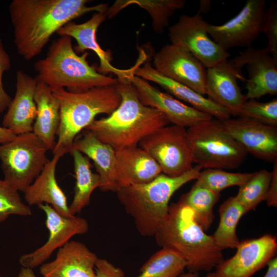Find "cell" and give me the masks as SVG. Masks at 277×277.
<instances>
[{"mask_svg": "<svg viewBox=\"0 0 277 277\" xmlns=\"http://www.w3.org/2000/svg\"><path fill=\"white\" fill-rule=\"evenodd\" d=\"M0 277H2V275H1V274H0Z\"/></svg>", "mask_w": 277, "mask_h": 277, "instance_id": "cell-45", "label": "cell"}, {"mask_svg": "<svg viewBox=\"0 0 277 277\" xmlns=\"http://www.w3.org/2000/svg\"><path fill=\"white\" fill-rule=\"evenodd\" d=\"M231 61L240 69L247 66V100L258 98L266 94H277V59L264 49L248 47Z\"/></svg>", "mask_w": 277, "mask_h": 277, "instance_id": "cell-19", "label": "cell"}, {"mask_svg": "<svg viewBox=\"0 0 277 277\" xmlns=\"http://www.w3.org/2000/svg\"><path fill=\"white\" fill-rule=\"evenodd\" d=\"M220 196V193L194 183L191 189L180 199L192 210L196 222L206 231L213 221V208Z\"/></svg>", "mask_w": 277, "mask_h": 277, "instance_id": "cell-30", "label": "cell"}, {"mask_svg": "<svg viewBox=\"0 0 277 277\" xmlns=\"http://www.w3.org/2000/svg\"><path fill=\"white\" fill-rule=\"evenodd\" d=\"M186 266L177 253L162 248L144 264L136 277H177L184 272Z\"/></svg>", "mask_w": 277, "mask_h": 277, "instance_id": "cell-31", "label": "cell"}, {"mask_svg": "<svg viewBox=\"0 0 277 277\" xmlns=\"http://www.w3.org/2000/svg\"><path fill=\"white\" fill-rule=\"evenodd\" d=\"M267 270L263 277H277V258L275 256L268 263Z\"/></svg>", "mask_w": 277, "mask_h": 277, "instance_id": "cell-41", "label": "cell"}, {"mask_svg": "<svg viewBox=\"0 0 277 277\" xmlns=\"http://www.w3.org/2000/svg\"><path fill=\"white\" fill-rule=\"evenodd\" d=\"M271 176V172L261 169L253 172L250 178L239 187L235 197L246 213L254 210L261 202L265 201Z\"/></svg>", "mask_w": 277, "mask_h": 277, "instance_id": "cell-32", "label": "cell"}, {"mask_svg": "<svg viewBox=\"0 0 277 277\" xmlns=\"http://www.w3.org/2000/svg\"><path fill=\"white\" fill-rule=\"evenodd\" d=\"M81 134L75 138L70 151L78 150L92 160L100 177L101 191L116 192L118 187L115 179L116 151L88 130L84 129Z\"/></svg>", "mask_w": 277, "mask_h": 277, "instance_id": "cell-25", "label": "cell"}, {"mask_svg": "<svg viewBox=\"0 0 277 277\" xmlns=\"http://www.w3.org/2000/svg\"><path fill=\"white\" fill-rule=\"evenodd\" d=\"M11 66L10 56L5 50L3 41L0 38V114L7 109L12 99L5 90L3 83V74L10 69Z\"/></svg>", "mask_w": 277, "mask_h": 277, "instance_id": "cell-37", "label": "cell"}, {"mask_svg": "<svg viewBox=\"0 0 277 277\" xmlns=\"http://www.w3.org/2000/svg\"><path fill=\"white\" fill-rule=\"evenodd\" d=\"M138 146L167 175L179 176L193 167L192 149L184 127L175 125L161 127L144 138Z\"/></svg>", "mask_w": 277, "mask_h": 277, "instance_id": "cell-9", "label": "cell"}, {"mask_svg": "<svg viewBox=\"0 0 277 277\" xmlns=\"http://www.w3.org/2000/svg\"><path fill=\"white\" fill-rule=\"evenodd\" d=\"M262 32L268 39L266 52L277 59V3H271L266 12Z\"/></svg>", "mask_w": 277, "mask_h": 277, "instance_id": "cell-36", "label": "cell"}, {"mask_svg": "<svg viewBox=\"0 0 277 277\" xmlns=\"http://www.w3.org/2000/svg\"><path fill=\"white\" fill-rule=\"evenodd\" d=\"M220 222L212 235L215 244L222 250L234 249L240 241L236 229L241 217L247 213L235 196H231L220 206L219 209Z\"/></svg>", "mask_w": 277, "mask_h": 277, "instance_id": "cell-29", "label": "cell"}, {"mask_svg": "<svg viewBox=\"0 0 277 277\" xmlns=\"http://www.w3.org/2000/svg\"><path fill=\"white\" fill-rule=\"evenodd\" d=\"M134 75L156 83L169 93L213 118L222 121L230 118L231 115L227 110L190 88L162 74L149 62L144 63L142 66H138Z\"/></svg>", "mask_w": 277, "mask_h": 277, "instance_id": "cell-22", "label": "cell"}, {"mask_svg": "<svg viewBox=\"0 0 277 277\" xmlns=\"http://www.w3.org/2000/svg\"><path fill=\"white\" fill-rule=\"evenodd\" d=\"M116 87L121 96L119 106L108 116L94 120L85 129L100 141L115 151L137 146L146 136L170 124L161 112L140 102L130 82L119 81Z\"/></svg>", "mask_w": 277, "mask_h": 277, "instance_id": "cell-3", "label": "cell"}, {"mask_svg": "<svg viewBox=\"0 0 277 277\" xmlns=\"http://www.w3.org/2000/svg\"><path fill=\"white\" fill-rule=\"evenodd\" d=\"M210 7V2L209 1H201L200 2V6L199 13L206 12L208 11Z\"/></svg>", "mask_w": 277, "mask_h": 277, "instance_id": "cell-43", "label": "cell"}, {"mask_svg": "<svg viewBox=\"0 0 277 277\" xmlns=\"http://www.w3.org/2000/svg\"><path fill=\"white\" fill-rule=\"evenodd\" d=\"M135 88L138 98L145 106L163 113L169 123L186 129L213 117L187 105L168 93L161 91L148 81L132 75L129 78Z\"/></svg>", "mask_w": 277, "mask_h": 277, "instance_id": "cell-16", "label": "cell"}, {"mask_svg": "<svg viewBox=\"0 0 277 277\" xmlns=\"http://www.w3.org/2000/svg\"><path fill=\"white\" fill-rule=\"evenodd\" d=\"M37 81L22 70L16 73V91L3 119V126L17 135L32 132L37 114L34 92Z\"/></svg>", "mask_w": 277, "mask_h": 277, "instance_id": "cell-21", "label": "cell"}, {"mask_svg": "<svg viewBox=\"0 0 277 277\" xmlns=\"http://www.w3.org/2000/svg\"><path fill=\"white\" fill-rule=\"evenodd\" d=\"M88 0H13L9 12L17 53L29 61L39 54L52 35L87 13L107 10L108 4L88 6Z\"/></svg>", "mask_w": 277, "mask_h": 277, "instance_id": "cell-1", "label": "cell"}, {"mask_svg": "<svg viewBox=\"0 0 277 277\" xmlns=\"http://www.w3.org/2000/svg\"><path fill=\"white\" fill-rule=\"evenodd\" d=\"M238 116L265 125L277 126V99L265 103L255 99L247 100L241 107Z\"/></svg>", "mask_w": 277, "mask_h": 277, "instance_id": "cell-35", "label": "cell"}, {"mask_svg": "<svg viewBox=\"0 0 277 277\" xmlns=\"http://www.w3.org/2000/svg\"><path fill=\"white\" fill-rule=\"evenodd\" d=\"M70 153L73 158L75 185L69 209L72 215H75L89 205L91 194L96 188H99L101 180L99 175L92 171L88 157L74 149Z\"/></svg>", "mask_w": 277, "mask_h": 277, "instance_id": "cell-27", "label": "cell"}, {"mask_svg": "<svg viewBox=\"0 0 277 277\" xmlns=\"http://www.w3.org/2000/svg\"><path fill=\"white\" fill-rule=\"evenodd\" d=\"M31 208L25 204L19 191L8 182L0 178V223L10 215H31Z\"/></svg>", "mask_w": 277, "mask_h": 277, "instance_id": "cell-34", "label": "cell"}, {"mask_svg": "<svg viewBox=\"0 0 277 277\" xmlns=\"http://www.w3.org/2000/svg\"><path fill=\"white\" fill-rule=\"evenodd\" d=\"M64 154L57 152L45 165L38 176L26 189L24 199L30 207L47 204L58 213L65 217H71L65 194L58 185L55 176L57 162Z\"/></svg>", "mask_w": 277, "mask_h": 277, "instance_id": "cell-24", "label": "cell"}, {"mask_svg": "<svg viewBox=\"0 0 277 277\" xmlns=\"http://www.w3.org/2000/svg\"><path fill=\"white\" fill-rule=\"evenodd\" d=\"M84 52L78 55L72 46V38L60 36L50 45L46 56L34 65L37 82L51 90L65 88L71 92H82L98 87L115 86L118 79L100 73L89 65Z\"/></svg>", "mask_w": 277, "mask_h": 277, "instance_id": "cell-4", "label": "cell"}, {"mask_svg": "<svg viewBox=\"0 0 277 277\" xmlns=\"http://www.w3.org/2000/svg\"><path fill=\"white\" fill-rule=\"evenodd\" d=\"M107 10L95 12L89 20L82 24L70 22L61 27L56 33L60 36L67 35L74 38L77 46L74 49L77 54L87 50L93 51L100 60L98 72L100 73L106 75L112 73L117 76L120 82H130L129 77L134 74L136 68L145 62V57L140 56L137 63L128 69H118L110 64L109 53L102 49L96 36L98 27L107 17Z\"/></svg>", "mask_w": 277, "mask_h": 277, "instance_id": "cell-15", "label": "cell"}, {"mask_svg": "<svg viewBox=\"0 0 277 277\" xmlns=\"http://www.w3.org/2000/svg\"><path fill=\"white\" fill-rule=\"evenodd\" d=\"M115 179L118 189L148 183L162 173L158 164L138 146L116 151Z\"/></svg>", "mask_w": 277, "mask_h": 277, "instance_id": "cell-23", "label": "cell"}, {"mask_svg": "<svg viewBox=\"0 0 277 277\" xmlns=\"http://www.w3.org/2000/svg\"><path fill=\"white\" fill-rule=\"evenodd\" d=\"M17 277H36L33 269L29 268L22 267Z\"/></svg>", "mask_w": 277, "mask_h": 277, "instance_id": "cell-42", "label": "cell"}, {"mask_svg": "<svg viewBox=\"0 0 277 277\" xmlns=\"http://www.w3.org/2000/svg\"><path fill=\"white\" fill-rule=\"evenodd\" d=\"M236 252L210 272L211 277H251L276 256V238L269 234L240 242Z\"/></svg>", "mask_w": 277, "mask_h": 277, "instance_id": "cell-13", "label": "cell"}, {"mask_svg": "<svg viewBox=\"0 0 277 277\" xmlns=\"http://www.w3.org/2000/svg\"><path fill=\"white\" fill-rule=\"evenodd\" d=\"M38 207L46 215L48 240L38 248L21 255L19 259L22 267L32 269L45 263L56 249L64 246L73 236L86 234L89 229L87 221L83 217L63 216L47 204Z\"/></svg>", "mask_w": 277, "mask_h": 277, "instance_id": "cell-12", "label": "cell"}, {"mask_svg": "<svg viewBox=\"0 0 277 277\" xmlns=\"http://www.w3.org/2000/svg\"><path fill=\"white\" fill-rule=\"evenodd\" d=\"M154 236L162 248L175 251L183 258L188 272L210 271L224 260L212 235L205 233L192 210L181 199L169 205Z\"/></svg>", "mask_w": 277, "mask_h": 277, "instance_id": "cell-2", "label": "cell"}, {"mask_svg": "<svg viewBox=\"0 0 277 277\" xmlns=\"http://www.w3.org/2000/svg\"><path fill=\"white\" fill-rule=\"evenodd\" d=\"M207 23L197 12L193 16L182 15L169 29L171 44L189 51L208 68L227 58L230 54L209 37Z\"/></svg>", "mask_w": 277, "mask_h": 277, "instance_id": "cell-10", "label": "cell"}, {"mask_svg": "<svg viewBox=\"0 0 277 277\" xmlns=\"http://www.w3.org/2000/svg\"><path fill=\"white\" fill-rule=\"evenodd\" d=\"M222 122L227 131L248 154L273 164L277 161V126L240 116Z\"/></svg>", "mask_w": 277, "mask_h": 277, "instance_id": "cell-17", "label": "cell"}, {"mask_svg": "<svg viewBox=\"0 0 277 277\" xmlns=\"http://www.w3.org/2000/svg\"><path fill=\"white\" fill-rule=\"evenodd\" d=\"M271 174V180L265 201L268 206L276 207L277 206V161L273 163Z\"/></svg>", "mask_w": 277, "mask_h": 277, "instance_id": "cell-39", "label": "cell"}, {"mask_svg": "<svg viewBox=\"0 0 277 277\" xmlns=\"http://www.w3.org/2000/svg\"><path fill=\"white\" fill-rule=\"evenodd\" d=\"M97 277H124V271L105 259H98L95 265Z\"/></svg>", "mask_w": 277, "mask_h": 277, "instance_id": "cell-38", "label": "cell"}, {"mask_svg": "<svg viewBox=\"0 0 277 277\" xmlns=\"http://www.w3.org/2000/svg\"><path fill=\"white\" fill-rule=\"evenodd\" d=\"M34 98L37 114L32 132L45 143L49 150L53 151L61 121L59 101L48 86L38 82Z\"/></svg>", "mask_w": 277, "mask_h": 277, "instance_id": "cell-26", "label": "cell"}, {"mask_svg": "<svg viewBox=\"0 0 277 277\" xmlns=\"http://www.w3.org/2000/svg\"><path fill=\"white\" fill-rule=\"evenodd\" d=\"M252 173L230 172L223 169L208 168L200 172L195 183L214 192L233 186H241Z\"/></svg>", "mask_w": 277, "mask_h": 277, "instance_id": "cell-33", "label": "cell"}, {"mask_svg": "<svg viewBox=\"0 0 277 277\" xmlns=\"http://www.w3.org/2000/svg\"><path fill=\"white\" fill-rule=\"evenodd\" d=\"M265 0H248L234 17L221 25L208 24L207 31L224 50L250 47L262 32L266 14Z\"/></svg>", "mask_w": 277, "mask_h": 277, "instance_id": "cell-11", "label": "cell"}, {"mask_svg": "<svg viewBox=\"0 0 277 277\" xmlns=\"http://www.w3.org/2000/svg\"><path fill=\"white\" fill-rule=\"evenodd\" d=\"M154 68L164 76L205 95L206 70L185 49L173 44L164 46L153 55Z\"/></svg>", "mask_w": 277, "mask_h": 277, "instance_id": "cell-14", "label": "cell"}, {"mask_svg": "<svg viewBox=\"0 0 277 277\" xmlns=\"http://www.w3.org/2000/svg\"><path fill=\"white\" fill-rule=\"evenodd\" d=\"M201 170L195 165L176 177L162 173L148 183L123 187L116 191L120 202L133 219L141 235L154 236L167 215L173 194L187 183L196 180Z\"/></svg>", "mask_w": 277, "mask_h": 277, "instance_id": "cell-5", "label": "cell"}, {"mask_svg": "<svg viewBox=\"0 0 277 277\" xmlns=\"http://www.w3.org/2000/svg\"><path fill=\"white\" fill-rule=\"evenodd\" d=\"M193 164L202 169H234L248 153L225 128L222 121L212 118L187 129Z\"/></svg>", "mask_w": 277, "mask_h": 277, "instance_id": "cell-7", "label": "cell"}, {"mask_svg": "<svg viewBox=\"0 0 277 277\" xmlns=\"http://www.w3.org/2000/svg\"><path fill=\"white\" fill-rule=\"evenodd\" d=\"M177 277H200L198 273H194L188 272L187 273H183L179 275ZM203 277H211L210 273H209L206 276Z\"/></svg>", "mask_w": 277, "mask_h": 277, "instance_id": "cell-44", "label": "cell"}, {"mask_svg": "<svg viewBox=\"0 0 277 277\" xmlns=\"http://www.w3.org/2000/svg\"><path fill=\"white\" fill-rule=\"evenodd\" d=\"M238 80L246 81L241 69L231 60H225L207 68L205 94L208 98L228 111L231 115L238 116L247 100L238 84Z\"/></svg>", "mask_w": 277, "mask_h": 277, "instance_id": "cell-18", "label": "cell"}, {"mask_svg": "<svg viewBox=\"0 0 277 277\" xmlns=\"http://www.w3.org/2000/svg\"><path fill=\"white\" fill-rule=\"evenodd\" d=\"M45 143L32 132L17 135L0 145L1 168L4 180L24 192L49 161Z\"/></svg>", "mask_w": 277, "mask_h": 277, "instance_id": "cell-8", "label": "cell"}, {"mask_svg": "<svg viewBox=\"0 0 277 277\" xmlns=\"http://www.w3.org/2000/svg\"><path fill=\"white\" fill-rule=\"evenodd\" d=\"M184 0H129L117 1L107 10V17L111 18L121 10L131 4H136L145 9L152 19L155 32L162 33L168 27L170 18L177 10L185 7Z\"/></svg>", "mask_w": 277, "mask_h": 277, "instance_id": "cell-28", "label": "cell"}, {"mask_svg": "<svg viewBox=\"0 0 277 277\" xmlns=\"http://www.w3.org/2000/svg\"><path fill=\"white\" fill-rule=\"evenodd\" d=\"M52 91L59 101L61 115L53 154L70 153L79 133L92 123L97 115L110 114L121 101L116 85L95 87L76 93L63 88Z\"/></svg>", "mask_w": 277, "mask_h": 277, "instance_id": "cell-6", "label": "cell"}, {"mask_svg": "<svg viewBox=\"0 0 277 277\" xmlns=\"http://www.w3.org/2000/svg\"><path fill=\"white\" fill-rule=\"evenodd\" d=\"M98 259L83 243L69 241L58 249L53 261L41 265L39 273L42 277H97Z\"/></svg>", "mask_w": 277, "mask_h": 277, "instance_id": "cell-20", "label": "cell"}, {"mask_svg": "<svg viewBox=\"0 0 277 277\" xmlns=\"http://www.w3.org/2000/svg\"><path fill=\"white\" fill-rule=\"evenodd\" d=\"M16 136V135L10 130L3 126H0V145L12 141Z\"/></svg>", "mask_w": 277, "mask_h": 277, "instance_id": "cell-40", "label": "cell"}]
</instances>
